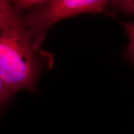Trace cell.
<instances>
[{"label": "cell", "instance_id": "cell-3", "mask_svg": "<svg viewBox=\"0 0 134 134\" xmlns=\"http://www.w3.org/2000/svg\"><path fill=\"white\" fill-rule=\"evenodd\" d=\"M128 14H134V0H115L108 1L106 8Z\"/></svg>", "mask_w": 134, "mask_h": 134}, {"label": "cell", "instance_id": "cell-1", "mask_svg": "<svg viewBox=\"0 0 134 134\" xmlns=\"http://www.w3.org/2000/svg\"><path fill=\"white\" fill-rule=\"evenodd\" d=\"M37 50L14 11L0 19V78L12 94L33 86L38 68Z\"/></svg>", "mask_w": 134, "mask_h": 134}, {"label": "cell", "instance_id": "cell-5", "mask_svg": "<svg viewBox=\"0 0 134 134\" xmlns=\"http://www.w3.org/2000/svg\"><path fill=\"white\" fill-rule=\"evenodd\" d=\"M122 25L128 35L129 39V43L127 48V53L134 61V23L123 22Z\"/></svg>", "mask_w": 134, "mask_h": 134}, {"label": "cell", "instance_id": "cell-6", "mask_svg": "<svg viewBox=\"0 0 134 134\" xmlns=\"http://www.w3.org/2000/svg\"><path fill=\"white\" fill-rule=\"evenodd\" d=\"M14 11L11 3L8 1L0 0V19Z\"/></svg>", "mask_w": 134, "mask_h": 134}, {"label": "cell", "instance_id": "cell-4", "mask_svg": "<svg viewBox=\"0 0 134 134\" xmlns=\"http://www.w3.org/2000/svg\"><path fill=\"white\" fill-rule=\"evenodd\" d=\"M47 2V1L43 0H17L13 1V4L16 9L27 10L32 8L36 9Z\"/></svg>", "mask_w": 134, "mask_h": 134}, {"label": "cell", "instance_id": "cell-2", "mask_svg": "<svg viewBox=\"0 0 134 134\" xmlns=\"http://www.w3.org/2000/svg\"><path fill=\"white\" fill-rule=\"evenodd\" d=\"M108 1L53 0L34 9L23 19L37 49L39 48L48 29L58 21L81 14L103 12Z\"/></svg>", "mask_w": 134, "mask_h": 134}, {"label": "cell", "instance_id": "cell-7", "mask_svg": "<svg viewBox=\"0 0 134 134\" xmlns=\"http://www.w3.org/2000/svg\"><path fill=\"white\" fill-rule=\"evenodd\" d=\"M11 94L12 93L0 78V105L6 102Z\"/></svg>", "mask_w": 134, "mask_h": 134}]
</instances>
